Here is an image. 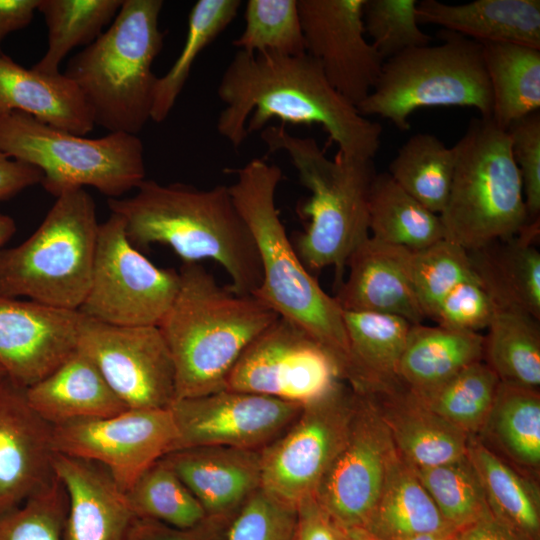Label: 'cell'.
<instances>
[{
  "label": "cell",
  "instance_id": "f6af8a7d",
  "mask_svg": "<svg viewBox=\"0 0 540 540\" xmlns=\"http://www.w3.org/2000/svg\"><path fill=\"white\" fill-rule=\"evenodd\" d=\"M417 3L416 0H365V34L384 61L432 41L433 38L419 28Z\"/></svg>",
  "mask_w": 540,
  "mask_h": 540
},
{
  "label": "cell",
  "instance_id": "277c9868",
  "mask_svg": "<svg viewBox=\"0 0 540 540\" xmlns=\"http://www.w3.org/2000/svg\"><path fill=\"white\" fill-rule=\"evenodd\" d=\"M234 172L236 181L228 187L262 266V282L253 296L311 336L332 357L345 381L350 351L343 310L310 274L286 234L275 205L281 169L255 158Z\"/></svg>",
  "mask_w": 540,
  "mask_h": 540
},
{
  "label": "cell",
  "instance_id": "3957f363",
  "mask_svg": "<svg viewBox=\"0 0 540 540\" xmlns=\"http://www.w3.org/2000/svg\"><path fill=\"white\" fill-rule=\"evenodd\" d=\"M179 288L158 327L176 372V400L217 392L247 346L279 316L253 295L222 287L199 263H182Z\"/></svg>",
  "mask_w": 540,
  "mask_h": 540
},
{
  "label": "cell",
  "instance_id": "60d3db41",
  "mask_svg": "<svg viewBox=\"0 0 540 540\" xmlns=\"http://www.w3.org/2000/svg\"><path fill=\"white\" fill-rule=\"evenodd\" d=\"M136 518L187 529L207 515L175 471L162 458L151 465L126 491Z\"/></svg>",
  "mask_w": 540,
  "mask_h": 540
},
{
  "label": "cell",
  "instance_id": "d6a6232c",
  "mask_svg": "<svg viewBox=\"0 0 540 540\" xmlns=\"http://www.w3.org/2000/svg\"><path fill=\"white\" fill-rule=\"evenodd\" d=\"M467 454L479 474L492 516L520 540H540L537 481L513 468L476 436H469Z\"/></svg>",
  "mask_w": 540,
  "mask_h": 540
},
{
  "label": "cell",
  "instance_id": "ac0fdd59",
  "mask_svg": "<svg viewBox=\"0 0 540 540\" xmlns=\"http://www.w3.org/2000/svg\"><path fill=\"white\" fill-rule=\"evenodd\" d=\"M306 53L329 83L357 106L374 88L383 57L365 38V0H297Z\"/></svg>",
  "mask_w": 540,
  "mask_h": 540
},
{
  "label": "cell",
  "instance_id": "7a4b0ae2",
  "mask_svg": "<svg viewBox=\"0 0 540 540\" xmlns=\"http://www.w3.org/2000/svg\"><path fill=\"white\" fill-rule=\"evenodd\" d=\"M108 207L124 222L137 248L167 245L183 263L211 259L230 276V289L253 295L262 282L254 238L228 186L200 189L175 182L143 180L131 197L110 198Z\"/></svg>",
  "mask_w": 540,
  "mask_h": 540
},
{
  "label": "cell",
  "instance_id": "f546056e",
  "mask_svg": "<svg viewBox=\"0 0 540 540\" xmlns=\"http://www.w3.org/2000/svg\"><path fill=\"white\" fill-rule=\"evenodd\" d=\"M473 436L520 473L538 481L539 390L500 382L491 410L480 431Z\"/></svg>",
  "mask_w": 540,
  "mask_h": 540
},
{
  "label": "cell",
  "instance_id": "c3c4849f",
  "mask_svg": "<svg viewBox=\"0 0 540 540\" xmlns=\"http://www.w3.org/2000/svg\"><path fill=\"white\" fill-rule=\"evenodd\" d=\"M497 310L495 301L475 276L453 288L430 319L447 329L479 333L489 327Z\"/></svg>",
  "mask_w": 540,
  "mask_h": 540
},
{
  "label": "cell",
  "instance_id": "f1b7e54d",
  "mask_svg": "<svg viewBox=\"0 0 540 540\" xmlns=\"http://www.w3.org/2000/svg\"><path fill=\"white\" fill-rule=\"evenodd\" d=\"M350 351L345 382L368 393L400 382L398 369L411 323L390 314L343 311Z\"/></svg>",
  "mask_w": 540,
  "mask_h": 540
},
{
  "label": "cell",
  "instance_id": "7402d4cb",
  "mask_svg": "<svg viewBox=\"0 0 540 540\" xmlns=\"http://www.w3.org/2000/svg\"><path fill=\"white\" fill-rule=\"evenodd\" d=\"M163 459L192 492L207 517L230 521L261 489V451L200 446L170 452Z\"/></svg>",
  "mask_w": 540,
  "mask_h": 540
},
{
  "label": "cell",
  "instance_id": "e575fe53",
  "mask_svg": "<svg viewBox=\"0 0 540 540\" xmlns=\"http://www.w3.org/2000/svg\"><path fill=\"white\" fill-rule=\"evenodd\" d=\"M482 54L493 98L492 120L506 130L540 108V49L485 42Z\"/></svg>",
  "mask_w": 540,
  "mask_h": 540
},
{
  "label": "cell",
  "instance_id": "9c48e42d",
  "mask_svg": "<svg viewBox=\"0 0 540 540\" xmlns=\"http://www.w3.org/2000/svg\"><path fill=\"white\" fill-rule=\"evenodd\" d=\"M442 43L405 50L384 61L370 94L356 108L377 115L401 131L421 108L472 107L492 118L493 98L482 44L456 32H438Z\"/></svg>",
  "mask_w": 540,
  "mask_h": 540
},
{
  "label": "cell",
  "instance_id": "7c38bea8",
  "mask_svg": "<svg viewBox=\"0 0 540 540\" xmlns=\"http://www.w3.org/2000/svg\"><path fill=\"white\" fill-rule=\"evenodd\" d=\"M355 402L356 392L341 380L304 404L287 430L261 451V488L296 509L315 497L346 441Z\"/></svg>",
  "mask_w": 540,
  "mask_h": 540
},
{
  "label": "cell",
  "instance_id": "e0dca14e",
  "mask_svg": "<svg viewBox=\"0 0 540 540\" xmlns=\"http://www.w3.org/2000/svg\"><path fill=\"white\" fill-rule=\"evenodd\" d=\"M394 449L372 400L367 394L356 392L346 441L315 496L343 527L365 526L381 492Z\"/></svg>",
  "mask_w": 540,
  "mask_h": 540
},
{
  "label": "cell",
  "instance_id": "680465c9",
  "mask_svg": "<svg viewBox=\"0 0 540 540\" xmlns=\"http://www.w3.org/2000/svg\"><path fill=\"white\" fill-rule=\"evenodd\" d=\"M348 540H378L371 535L367 530L361 527H354L347 529Z\"/></svg>",
  "mask_w": 540,
  "mask_h": 540
},
{
  "label": "cell",
  "instance_id": "8992f818",
  "mask_svg": "<svg viewBox=\"0 0 540 540\" xmlns=\"http://www.w3.org/2000/svg\"><path fill=\"white\" fill-rule=\"evenodd\" d=\"M261 138L270 151H284L301 184L310 192L301 213L309 221L294 246L310 270L334 267L338 286L347 261L369 236L368 202L376 174L372 159L328 158L315 139L290 134L283 125L268 126Z\"/></svg>",
  "mask_w": 540,
  "mask_h": 540
},
{
  "label": "cell",
  "instance_id": "4316f807",
  "mask_svg": "<svg viewBox=\"0 0 540 540\" xmlns=\"http://www.w3.org/2000/svg\"><path fill=\"white\" fill-rule=\"evenodd\" d=\"M539 220L520 233L468 251L472 270L498 309L527 313L540 320Z\"/></svg>",
  "mask_w": 540,
  "mask_h": 540
},
{
  "label": "cell",
  "instance_id": "484cf974",
  "mask_svg": "<svg viewBox=\"0 0 540 540\" xmlns=\"http://www.w3.org/2000/svg\"><path fill=\"white\" fill-rule=\"evenodd\" d=\"M11 111L80 136L95 126L81 91L64 73L27 69L0 52V115Z\"/></svg>",
  "mask_w": 540,
  "mask_h": 540
},
{
  "label": "cell",
  "instance_id": "ab89813d",
  "mask_svg": "<svg viewBox=\"0 0 540 540\" xmlns=\"http://www.w3.org/2000/svg\"><path fill=\"white\" fill-rule=\"evenodd\" d=\"M499 379L482 360L470 364L440 385L415 394L430 410L468 436L482 428L493 405Z\"/></svg>",
  "mask_w": 540,
  "mask_h": 540
},
{
  "label": "cell",
  "instance_id": "d4e9b609",
  "mask_svg": "<svg viewBox=\"0 0 540 540\" xmlns=\"http://www.w3.org/2000/svg\"><path fill=\"white\" fill-rule=\"evenodd\" d=\"M39 416L53 427L117 415L126 406L78 348L43 379L26 388Z\"/></svg>",
  "mask_w": 540,
  "mask_h": 540
},
{
  "label": "cell",
  "instance_id": "d590c367",
  "mask_svg": "<svg viewBox=\"0 0 540 540\" xmlns=\"http://www.w3.org/2000/svg\"><path fill=\"white\" fill-rule=\"evenodd\" d=\"M487 329L483 361L499 381L539 390V320L521 311L498 309Z\"/></svg>",
  "mask_w": 540,
  "mask_h": 540
},
{
  "label": "cell",
  "instance_id": "836d02e7",
  "mask_svg": "<svg viewBox=\"0 0 540 540\" xmlns=\"http://www.w3.org/2000/svg\"><path fill=\"white\" fill-rule=\"evenodd\" d=\"M370 237L408 250H420L445 239L440 215L406 192L388 172L376 173L370 187Z\"/></svg>",
  "mask_w": 540,
  "mask_h": 540
},
{
  "label": "cell",
  "instance_id": "681fc988",
  "mask_svg": "<svg viewBox=\"0 0 540 540\" xmlns=\"http://www.w3.org/2000/svg\"><path fill=\"white\" fill-rule=\"evenodd\" d=\"M514 161L519 169L530 222L540 215V113L522 117L506 129Z\"/></svg>",
  "mask_w": 540,
  "mask_h": 540
},
{
  "label": "cell",
  "instance_id": "ffe728a7",
  "mask_svg": "<svg viewBox=\"0 0 540 540\" xmlns=\"http://www.w3.org/2000/svg\"><path fill=\"white\" fill-rule=\"evenodd\" d=\"M53 426L31 406L26 388L0 377V513L13 509L54 478Z\"/></svg>",
  "mask_w": 540,
  "mask_h": 540
},
{
  "label": "cell",
  "instance_id": "7bdbcfd3",
  "mask_svg": "<svg viewBox=\"0 0 540 540\" xmlns=\"http://www.w3.org/2000/svg\"><path fill=\"white\" fill-rule=\"evenodd\" d=\"M404 264L426 319L453 288L475 277L468 251L447 239L420 250L404 248Z\"/></svg>",
  "mask_w": 540,
  "mask_h": 540
},
{
  "label": "cell",
  "instance_id": "ba28073f",
  "mask_svg": "<svg viewBox=\"0 0 540 540\" xmlns=\"http://www.w3.org/2000/svg\"><path fill=\"white\" fill-rule=\"evenodd\" d=\"M99 225L84 188L58 196L29 238L0 250V296L78 310L91 280Z\"/></svg>",
  "mask_w": 540,
  "mask_h": 540
},
{
  "label": "cell",
  "instance_id": "d6986e66",
  "mask_svg": "<svg viewBox=\"0 0 540 540\" xmlns=\"http://www.w3.org/2000/svg\"><path fill=\"white\" fill-rule=\"evenodd\" d=\"M84 315L0 296V367L15 383H37L77 348Z\"/></svg>",
  "mask_w": 540,
  "mask_h": 540
},
{
  "label": "cell",
  "instance_id": "5bb4252c",
  "mask_svg": "<svg viewBox=\"0 0 540 540\" xmlns=\"http://www.w3.org/2000/svg\"><path fill=\"white\" fill-rule=\"evenodd\" d=\"M341 380L332 357L300 327L278 317L244 350L226 388L304 405Z\"/></svg>",
  "mask_w": 540,
  "mask_h": 540
},
{
  "label": "cell",
  "instance_id": "9a60e30c",
  "mask_svg": "<svg viewBox=\"0 0 540 540\" xmlns=\"http://www.w3.org/2000/svg\"><path fill=\"white\" fill-rule=\"evenodd\" d=\"M177 437L170 409H127L53 427L55 452L102 465L124 492L174 450Z\"/></svg>",
  "mask_w": 540,
  "mask_h": 540
},
{
  "label": "cell",
  "instance_id": "9f6ffc18",
  "mask_svg": "<svg viewBox=\"0 0 540 540\" xmlns=\"http://www.w3.org/2000/svg\"><path fill=\"white\" fill-rule=\"evenodd\" d=\"M16 231L15 221L8 215L0 213V250Z\"/></svg>",
  "mask_w": 540,
  "mask_h": 540
},
{
  "label": "cell",
  "instance_id": "83f0119b",
  "mask_svg": "<svg viewBox=\"0 0 540 540\" xmlns=\"http://www.w3.org/2000/svg\"><path fill=\"white\" fill-rule=\"evenodd\" d=\"M419 23L436 24L480 43H515L540 49L539 0L417 3Z\"/></svg>",
  "mask_w": 540,
  "mask_h": 540
},
{
  "label": "cell",
  "instance_id": "11a10c76",
  "mask_svg": "<svg viewBox=\"0 0 540 540\" xmlns=\"http://www.w3.org/2000/svg\"><path fill=\"white\" fill-rule=\"evenodd\" d=\"M455 540H520L506 526L487 514L458 530Z\"/></svg>",
  "mask_w": 540,
  "mask_h": 540
},
{
  "label": "cell",
  "instance_id": "52a82bcc",
  "mask_svg": "<svg viewBox=\"0 0 540 540\" xmlns=\"http://www.w3.org/2000/svg\"><path fill=\"white\" fill-rule=\"evenodd\" d=\"M453 148L454 175L440 214L445 239L472 251L520 233L530 221L507 131L492 118H474Z\"/></svg>",
  "mask_w": 540,
  "mask_h": 540
},
{
  "label": "cell",
  "instance_id": "6f0895ef",
  "mask_svg": "<svg viewBox=\"0 0 540 540\" xmlns=\"http://www.w3.org/2000/svg\"><path fill=\"white\" fill-rule=\"evenodd\" d=\"M456 533L457 530L455 529H447L437 532L422 533L403 540H450Z\"/></svg>",
  "mask_w": 540,
  "mask_h": 540
},
{
  "label": "cell",
  "instance_id": "44dd1931",
  "mask_svg": "<svg viewBox=\"0 0 540 540\" xmlns=\"http://www.w3.org/2000/svg\"><path fill=\"white\" fill-rule=\"evenodd\" d=\"M52 466L67 500L63 540H126L136 517L107 469L57 452Z\"/></svg>",
  "mask_w": 540,
  "mask_h": 540
},
{
  "label": "cell",
  "instance_id": "5b68a950",
  "mask_svg": "<svg viewBox=\"0 0 540 540\" xmlns=\"http://www.w3.org/2000/svg\"><path fill=\"white\" fill-rule=\"evenodd\" d=\"M162 0H123L116 17L75 54L64 74L81 91L95 125L137 135L151 120L158 76L152 65L163 48Z\"/></svg>",
  "mask_w": 540,
  "mask_h": 540
},
{
  "label": "cell",
  "instance_id": "8fae6325",
  "mask_svg": "<svg viewBox=\"0 0 540 540\" xmlns=\"http://www.w3.org/2000/svg\"><path fill=\"white\" fill-rule=\"evenodd\" d=\"M179 272L160 268L128 239L111 213L100 223L91 280L78 311L119 326H158L179 288Z\"/></svg>",
  "mask_w": 540,
  "mask_h": 540
},
{
  "label": "cell",
  "instance_id": "816d5d0a",
  "mask_svg": "<svg viewBox=\"0 0 540 540\" xmlns=\"http://www.w3.org/2000/svg\"><path fill=\"white\" fill-rule=\"evenodd\" d=\"M294 540H348V531L312 497L297 507Z\"/></svg>",
  "mask_w": 540,
  "mask_h": 540
},
{
  "label": "cell",
  "instance_id": "4dcf8cb0",
  "mask_svg": "<svg viewBox=\"0 0 540 540\" xmlns=\"http://www.w3.org/2000/svg\"><path fill=\"white\" fill-rule=\"evenodd\" d=\"M363 528L378 540H403L422 533L455 529L445 521L396 449L389 459L377 502Z\"/></svg>",
  "mask_w": 540,
  "mask_h": 540
},
{
  "label": "cell",
  "instance_id": "cb8c5ba5",
  "mask_svg": "<svg viewBox=\"0 0 540 540\" xmlns=\"http://www.w3.org/2000/svg\"><path fill=\"white\" fill-rule=\"evenodd\" d=\"M365 394L411 467L442 465L467 454L469 436L426 407L402 381Z\"/></svg>",
  "mask_w": 540,
  "mask_h": 540
},
{
  "label": "cell",
  "instance_id": "f907efd6",
  "mask_svg": "<svg viewBox=\"0 0 540 540\" xmlns=\"http://www.w3.org/2000/svg\"><path fill=\"white\" fill-rule=\"evenodd\" d=\"M229 521L207 517L192 528L180 529L149 519L135 518L126 540H225Z\"/></svg>",
  "mask_w": 540,
  "mask_h": 540
},
{
  "label": "cell",
  "instance_id": "bcb514c9",
  "mask_svg": "<svg viewBox=\"0 0 540 540\" xmlns=\"http://www.w3.org/2000/svg\"><path fill=\"white\" fill-rule=\"evenodd\" d=\"M67 500L55 478L21 505L0 513V540H63Z\"/></svg>",
  "mask_w": 540,
  "mask_h": 540
},
{
  "label": "cell",
  "instance_id": "6da1fadb",
  "mask_svg": "<svg viewBox=\"0 0 540 540\" xmlns=\"http://www.w3.org/2000/svg\"><path fill=\"white\" fill-rule=\"evenodd\" d=\"M225 108L217 131L233 147L272 119L292 125L318 124L347 157L372 159L382 127L361 115L327 80L320 63L298 56L238 50L217 88Z\"/></svg>",
  "mask_w": 540,
  "mask_h": 540
},
{
  "label": "cell",
  "instance_id": "91938a15",
  "mask_svg": "<svg viewBox=\"0 0 540 540\" xmlns=\"http://www.w3.org/2000/svg\"><path fill=\"white\" fill-rule=\"evenodd\" d=\"M5 375L6 374H5L4 370L0 367V377L5 376Z\"/></svg>",
  "mask_w": 540,
  "mask_h": 540
},
{
  "label": "cell",
  "instance_id": "2e32d148",
  "mask_svg": "<svg viewBox=\"0 0 540 540\" xmlns=\"http://www.w3.org/2000/svg\"><path fill=\"white\" fill-rule=\"evenodd\" d=\"M302 407L227 388L175 400L169 408L178 433L173 451L200 446L262 451L287 430Z\"/></svg>",
  "mask_w": 540,
  "mask_h": 540
},
{
  "label": "cell",
  "instance_id": "30bf717a",
  "mask_svg": "<svg viewBox=\"0 0 540 540\" xmlns=\"http://www.w3.org/2000/svg\"><path fill=\"white\" fill-rule=\"evenodd\" d=\"M0 151L38 168L41 184L56 198L85 186L108 199L121 198L146 179L144 147L137 135L85 138L20 111L0 115Z\"/></svg>",
  "mask_w": 540,
  "mask_h": 540
},
{
  "label": "cell",
  "instance_id": "74e56055",
  "mask_svg": "<svg viewBox=\"0 0 540 540\" xmlns=\"http://www.w3.org/2000/svg\"><path fill=\"white\" fill-rule=\"evenodd\" d=\"M454 148L430 133L412 135L389 164L390 176L427 209L440 215L450 193Z\"/></svg>",
  "mask_w": 540,
  "mask_h": 540
},
{
  "label": "cell",
  "instance_id": "7dc6e473",
  "mask_svg": "<svg viewBox=\"0 0 540 540\" xmlns=\"http://www.w3.org/2000/svg\"><path fill=\"white\" fill-rule=\"evenodd\" d=\"M297 509L262 488L229 521L225 540H294Z\"/></svg>",
  "mask_w": 540,
  "mask_h": 540
},
{
  "label": "cell",
  "instance_id": "f5cc1de1",
  "mask_svg": "<svg viewBox=\"0 0 540 540\" xmlns=\"http://www.w3.org/2000/svg\"><path fill=\"white\" fill-rule=\"evenodd\" d=\"M41 181L42 173L38 168L0 151V200L9 199Z\"/></svg>",
  "mask_w": 540,
  "mask_h": 540
},
{
  "label": "cell",
  "instance_id": "4fadbf2b",
  "mask_svg": "<svg viewBox=\"0 0 540 540\" xmlns=\"http://www.w3.org/2000/svg\"><path fill=\"white\" fill-rule=\"evenodd\" d=\"M77 348L127 409H169L176 372L158 326H119L84 316Z\"/></svg>",
  "mask_w": 540,
  "mask_h": 540
},
{
  "label": "cell",
  "instance_id": "b9f144b4",
  "mask_svg": "<svg viewBox=\"0 0 540 540\" xmlns=\"http://www.w3.org/2000/svg\"><path fill=\"white\" fill-rule=\"evenodd\" d=\"M411 468L445 521L457 531L491 513L468 454L442 465Z\"/></svg>",
  "mask_w": 540,
  "mask_h": 540
},
{
  "label": "cell",
  "instance_id": "db71d44e",
  "mask_svg": "<svg viewBox=\"0 0 540 540\" xmlns=\"http://www.w3.org/2000/svg\"><path fill=\"white\" fill-rule=\"evenodd\" d=\"M38 3L39 0H0V46L8 34L30 24Z\"/></svg>",
  "mask_w": 540,
  "mask_h": 540
},
{
  "label": "cell",
  "instance_id": "8d00e7d4",
  "mask_svg": "<svg viewBox=\"0 0 540 540\" xmlns=\"http://www.w3.org/2000/svg\"><path fill=\"white\" fill-rule=\"evenodd\" d=\"M123 0H39L37 11L48 29L44 56L32 67L58 74L64 58L80 46L87 47L112 23Z\"/></svg>",
  "mask_w": 540,
  "mask_h": 540
},
{
  "label": "cell",
  "instance_id": "f35d334b",
  "mask_svg": "<svg viewBox=\"0 0 540 540\" xmlns=\"http://www.w3.org/2000/svg\"><path fill=\"white\" fill-rule=\"evenodd\" d=\"M240 0H198L191 8L181 52L170 69L157 78L151 120L164 121L183 90L199 54L234 20Z\"/></svg>",
  "mask_w": 540,
  "mask_h": 540
},
{
  "label": "cell",
  "instance_id": "ee69618b",
  "mask_svg": "<svg viewBox=\"0 0 540 540\" xmlns=\"http://www.w3.org/2000/svg\"><path fill=\"white\" fill-rule=\"evenodd\" d=\"M243 32L233 46L247 53H306L297 0H248Z\"/></svg>",
  "mask_w": 540,
  "mask_h": 540
},
{
  "label": "cell",
  "instance_id": "94428289",
  "mask_svg": "<svg viewBox=\"0 0 540 540\" xmlns=\"http://www.w3.org/2000/svg\"><path fill=\"white\" fill-rule=\"evenodd\" d=\"M456 536V535H455ZM455 536L453 538H451L450 540H455Z\"/></svg>",
  "mask_w": 540,
  "mask_h": 540
},
{
  "label": "cell",
  "instance_id": "1f68e13d",
  "mask_svg": "<svg viewBox=\"0 0 540 540\" xmlns=\"http://www.w3.org/2000/svg\"><path fill=\"white\" fill-rule=\"evenodd\" d=\"M484 356V335L412 324L398 375L413 393L428 391Z\"/></svg>",
  "mask_w": 540,
  "mask_h": 540
},
{
  "label": "cell",
  "instance_id": "603a6c76",
  "mask_svg": "<svg viewBox=\"0 0 540 540\" xmlns=\"http://www.w3.org/2000/svg\"><path fill=\"white\" fill-rule=\"evenodd\" d=\"M335 297L343 311L383 313L411 324L426 319L407 276L404 248L370 236L351 254Z\"/></svg>",
  "mask_w": 540,
  "mask_h": 540
}]
</instances>
